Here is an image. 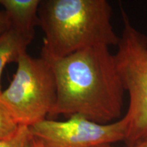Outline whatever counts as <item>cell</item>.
Listing matches in <instances>:
<instances>
[{
  "label": "cell",
  "mask_w": 147,
  "mask_h": 147,
  "mask_svg": "<svg viewBox=\"0 0 147 147\" xmlns=\"http://www.w3.org/2000/svg\"><path fill=\"white\" fill-rule=\"evenodd\" d=\"M129 123L126 115L107 124L75 115L64 121L45 119L29 127L45 147H97L124 141Z\"/></svg>",
  "instance_id": "cell-5"
},
{
  "label": "cell",
  "mask_w": 147,
  "mask_h": 147,
  "mask_svg": "<svg viewBox=\"0 0 147 147\" xmlns=\"http://www.w3.org/2000/svg\"><path fill=\"white\" fill-rule=\"evenodd\" d=\"M40 0H0L10 28L34 38L35 27L40 25L38 10Z\"/></svg>",
  "instance_id": "cell-6"
},
{
  "label": "cell",
  "mask_w": 147,
  "mask_h": 147,
  "mask_svg": "<svg viewBox=\"0 0 147 147\" xmlns=\"http://www.w3.org/2000/svg\"><path fill=\"white\" fill-rule=\"evenodd\" d=\"M97 147H113L111 144H106V145H102V146H97Z\"/></svg>",
  "instance_id": "cell-13"
},
{
  "label": "cell",
  "mask_w": 147,
  "mask_h": 147,
  "mask_svg": "<svg viewBox=\"0 0 147 147\" xmlns=\"http://www.w3.org/2000/svg\"><path fill=\"white\" fill-rule=\"evenodd\" d=\"M38 16L45 33L41 57L47 60L119 43L111 22L112 7L106 0H44Z\"/></svg>",
  "instance_id": "cell-2"
},
{
  "label": "cell",
  "mask_w": 147,
  "mask_h": 147,
  "mask_svg": "<svg viewBox=\"0 0 147 147\" xmlns=\"http://www.w3.org/2000/svg\"><path fill=\"white\" fill-rule=\"evenodd\" d=\"M28 147H45V146H44V144H42L41 141L33 136V138L32 139V140H31L30 144H29Z\"/></svg>",
  "instance_id": "cell-11"
},
{
  "label": "cell",
  "mask_w": 147,
  "mask_h": 147,
  "mask_svg": "<svg viewBox=\"0 0 147 147\" xmlns=\"http://www.w3.org/2000/svg\"><path fill=\"white\" fill-rule=\"evenodd\" d=\"M32 40L12 28H9L0 35V95L2 92L1 78L3 69L7 64L17 63L20 57L27 52Z\"/></svg>",
  "instance_id": "cell-7"
},
{
  "label": "cell",
  "mask_w": 147,
  "mask_h": 147,
  "mask_svg": "<svg viewBox=\"0 0 147 147\" xmlns=\"http://www.w3.org/2000/svg\"><path fill=\"white\" fill-rule=\"evenodd\" d=\"M10 28V24L4 12H0V35Z\"/></svg>",
  "instance_id": "cell-10"
},
{
  "label": "cell",
  "mask_w": 147,
  "mask_h": 147,
  "mask_svg": "<svg viewBox=\"0 0 147 147\" xmlns=\"http://www.w3.org/2000/svg\"><path fill=\"white\" fill-rule=\"evenodd\" d=\"M56 100L52 67L43 57L23 53L10 85L0 95V104L21 125L31 127L46 119Z\"/></svg>",
  "instance_id": "cell-4"
},
{
  "label": "cell",
  "mask_w": 147,
  "mask_h": 147,
  "mask_svg": "<svg viewBox=\"0 0 147 147\" xmlns=\"http://www.w3.org/2000/svg\"><path fill=\"white\" fill-rule=\"evenodd\" d=\"M124 147H147V141L146 142H144L142 143H140V144L135 145V146H124Z\"/></svg>",
  "instance_id": "cell-12"
},
{
  "label": "cell",
  "mask_w": 147,
  "mask_h": 147,
  "mask_svg": "<svg viewBox=\"0 0 147 147\" xmlns=\"http://www.w3.org/2000/svg\"><path fill=\"white\" fill-rule=\"evenodd\" d=\"M32 138L30 127L20 125L14 135L8 138L0 140V147H28Z\"/></svg>",
  "instance_id": "cell-8"
},
{
  "label": "cell",
  "mask_w": 147,
  "mask_h": 147,
  "mask_svg": "<svg viewBox=\"0 0 147 147\" xmlns=\"http://www.w3.org/2000/svg\"><path fill=\"white\" fill-rule=\"evenodd\" d=\"M19 125L11 114L0 104V140L8 138L14 135Z\"/></svg>",
  "instance_id": "cell-9"
},
{
  "label": "cell",
  "mask_w": 147,
  "mask_h": 147,
  "mask_svg": "<svg viewBox=\"0 0 147 147\" xmlns=\"http://www.w3.org/2000/svg\"><path fill=\"white\" fill-rule=\"evenodd\" d=\"M123 29L115 54L125 91L129 95L125 115L129 123L125 146L147 141V36L134 26L122 9Z\"/></svg>",
  "instance_id": "cell-3"
},
{
  "label": "cell",
  "mask_w": 147,
  "mask_h": 147,
  "mask_svg": "<svg viewBox=\"0 0 147 147\" xmlns=\"http://www.w3.org/2000/svg\"><path fill=\"white\" fill-rule=\"evenodd\" d=\"M47 61L56 83L50 117L78 115L101 124L120 119L125 91L109 47H89Z\"/></svg>",
  "instance_id": "cell-1"
}]
</instances>
